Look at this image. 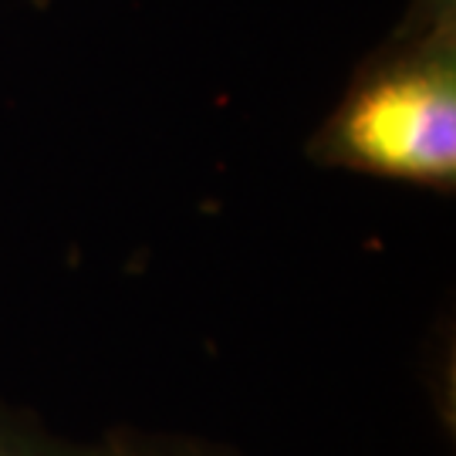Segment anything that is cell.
<instances>
[{
	"instance_id": "cell-1",
	"label": "cell",
	"mask_w": 456,
	"mask_h": 456,
	"mask_svg": "<svg viewBox=\"0 0 456 456\" xmlns=\"http://www.w3.org/2000/svg\"><path fill=\"white\" fill-rule=\"evenodd\" d=\"M308 159L362 176L456 190V0H412L308 139Z\"/></svg>"
},
{
	"instance_id": "cell-2",
	"label": "cell",
	"mask_w": 456,
	"mask_h": 456,
	"mask_svg": "<svg viewBox=\"0 0 456 456\" xmlns=\"http://www.w3.org/2000/svg\"><path fill=\"white\" fill-rule=\"evenodd\" d=\"M0 456H109L102 440H68L34 412L0 399Z\"/></svg>"
},
{
	"instance_id": "cell-3",
	"label": "cell",
	"mask_w": 456,
	"mask_h": 456,
	"mask_svg": "<svg viewBox=\"0 0 456 456\" xmlns=\"http://www.w3.org/2000/svg\"><path fill=\"white\" fill-rule=\"evenodd\" d=\"M109 456H244L227 443H213L190 433H159V429H132L118 426L105 433Z\"/></svg>"
},
{
	"instance_id": "cell-4",
	"label": "cell",
	"mask_w": 456,
	"mask_h": 456,
	"mask_svg": "<svg viewBox=\"0 0 456 456\" xmlns=\"http://www.w3.org/2000/svg\"><path fill=\"white\" fill-rule=\"evenodd\" d=\"M34 4H37V7H48V0H34Z\"/></svg>"
}]
</instances>
